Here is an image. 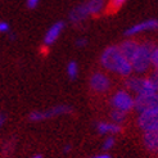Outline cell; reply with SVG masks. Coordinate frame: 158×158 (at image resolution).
Segmentation results:
<instances>
[{
	"mask_svg": "<svg viewBox=\"0 0 158 158\" xmlns=\"http://www.w3.org/2000/svg\"><path fill=\"white\" fill-rule=\"evenodd\" d=\"M4 122H5V116L3 114V113H0V129L3 127V125H4Z\"/></svg>",
	"mask_w": 158,
	"mask_h": 158,
	"instance_id": "25",
	"label": "cell"
},
{
	"mask_svg": "<svg viewBox=\"0 0 158 158\" xmlns=\"http://www.w3.org/2000/svg\"><path fill=\"white\" fill-rule=\"evenodd\" d=\"M71 112H72V109L68 106H55V107H52L50 109H46V110H34L32 113H30L28 118L34 122H39V121L49 120V118L57 117V116L68 114Z\"/></svg>",
	"mask_w": 158,
	"mask_h": 158,
	"instance_id": "4",
	"label": "cell"
},
{
	"mask_svg": "<svg viewBox=\"0 0 158 158\" xmlns=\"http://www.w3.org/2000/svg\"><path fill=\"white\" fill-rule=\"evenodd\" d=\"M139 127L145 131H158V109L145 110L138 118Z\"/></svg>",
	"mask_w": 158,
	"mask_h": 158,
	"instance_id": "6",
	"label": "cell"
},
{
	"mask_svg": "<svg viewBox=\"0 0 158 158\" xmlns=\"http://www.w3.org/2000/svg\"><path fill=\"white\" fill-rule=\"evenodd\" d=\"M126 2H127V0H110L108 9H110L112 12H116V10L120 9V8H121Z\"/></svg>",
	"mask_w": 158,
	"mask_h": 158,
	"instance_id": "18",
	"label": "cell"
},
{
	"mask_svg": "<svg viewBox=\"0 0 158 158\" xmlns=\"http://www.w3.org/2000/svg\"><path fill=\"white\" fill-rule=\"evenodd\" d=\"M67 75L71 80H75L78 75V66L75 60H71L68 64H67Z\"/></svg>",
	"mask_w": 158,
	"mask_h": 158,
	"instance_id": "16",
	"label": "cell"
},
{
	"mask_svg": "<svg viewBox=\"0 0 158 158\" xmlns=\"http://www.w3.org/2000/svg\"><path fill=\"white\" fill-rule=\"evenodd\" d=\"M86 6H88L90 15H98L100 12H103L106 6V2L104 0H89L86 3Z\"/></svg>",
	"mask_w": 158,
	"mask_h": 158,
	"instance_id": "15",
	"label": "cell"
},
{
	"mask_svg": "<svg viewBox=\"0 0 158 158\" xmlns=\"http://www.w3.org/2000/svg\"><path fill=\"white\" fill-rule=\"evenodd\" d=\"M157 28H158V19L151 18V19H145L143 22L132 25L131 27H129L125 31V35L126 36H134V35H138L140 32H144V31H152V30H157Z\"/></svg>",
	"mask_w": 158,
	"mask_h": 158,
	"instance_id": "8",
	"label": "cell"
},
{
	"mask_svg": "<svg viewBox=\"0 0 158 158\" xmlns=\"http://www.w3.org/2000/svg\"><path fill=\"white\" fill-rule=\"evenodd\" d=\"M10 31L9 23L5 21H0V34H8Z\"/></svg>",
	"mask_w": 158,
	"mask_h": 158,
	"instance_id": "21",
	"label": "cell"
},
{
	"mask_svg": "<svg viewBox=\"0 0 158 158\" xmlns=\"http://www.w3.org/2000/svg\"><path fill=\"white\" fill-rule=\"evenodd\" d=\"M109 78L104 75V73H100V72H97L94 73L90 78V86L94 91L97 93H106L108 89H109Z\"/></svg>",
	"mask_w": 158,
	"mask_h": 158,
	"instance_id": "10",
	"label": "cell"
},
{
	"mask_svg": "<svg viewBox=\"0 0 158 158\" xmlns=\"http://www.w3.org/2000/svg\"><path fill=\"white\" fill-rule=\"evenodd\" d=\"M63 28H64V22L58 21V22L53 23V25L48 28V31L45 32V35H44V44H45L46 46L53 45V44L59 39Z\"/></svg>",
	"mask_w": 158,
	"mask_h": 158,
	"instance_id": "9",
	"label": "cell"
},
{
	"mask_svg": "<svg viewBox=\"0 0 158 158\" xmlns=\"http://www.w3.org/2000/svg\"><path fill=\"white\" fill-rule=\"evenodd\" d=\"M144 145L148 151L158 152V131H145L144 132Z\"/></svg>",
	"mask_w": 158,
	"mask_h": 158,
	"instance_id": "14",
	"label": "cell"
},
{
	"mask_svg": "<svg viewBox=\"0 0 158 158\" xmlns=\"http://www.w3.org/2000/svg\"><path fill=\"white\" fill-rule=\"evenodd\" d=\"M134 108L140 113L145 112V110L158 109V93L149 94V95H138L135 98Z\"/></svg>",
	"mask_w": 158,
	"mask_h": 158,
	"instance_id": "7",
	"label": "cell"
},
{
	"mask_svg": "<svg viewBox=\"0 0 158 158\" xmlns=\"http://www.w3.org/2000/svg\"><path fill=\"white\" fill-rule=\"evenodd\" d=\"M125 112H121V110H117V109H113V112L110 113V118H112V121L114 123H118L120 125L121 122H123L125 120Z\"/></svg>",
	"mask_w": 158,
	"mask_h": 158,
	"instance_id": "17",
	"label": "cell"
},
{
	"mask_svg": "<svg viewBox=\"0 0 158 158\" xmlns=\"http://www.w3.org/2000/svg\"><path fill=\"white\" fill-rule=\"evenodd\" d=\"M152 66L156 68V71H158V46L154 48L152 54Z\"/></svg>",
	"mask_w": 158,
	"mask_h": 158,
	"instance_id": "20",
	"label": "cell"
},
{
	"mask_svg": "<svg viewBox=\"0 0 158 158\" xmlns=\"http://www.w3.org/2000/svg\"><path fill=\"white\" fill-rule=\"evenodd\" d=\"M139 45L140 44H138L134 40H126L118 46V49H120V52L123 57L131 63V60L134 59V57H135L138 50H139Z\"/></svg>",
	"mask_w": 158,
	"mask_h": 158,
	"instance_id": "11",
	"label": "cell"
},
{
	"mask_svg": "<svg viewBox=\"0 0 158 158\" xmlns=\"http://www.w3.org/2000/svg\"><path fill=\"white\" fill-rule=\"evenodd\" d=\"M114 143H116L114 138L108 136V138L104 140V143H103V149H106V151H109V149H112V148H113Z\"/></svg>",
	"mask_w": 158,
	"mask_h": 158,
	"instance_id": "19",
	"label": "cell"
},
{
	"mask_svg": "<svg viewBox=\"0 0 158 158\" xmlns=\"http://www.w3.org/2000/svg\"><path fill=\"white\" fill-rule=\"evenodd\" d=\"M126 86L134 93H136V95H149V94L157 93L152 81L144 77H129L126 81Z\"/></svg>",
	"mask_w": 158,
	"mask_h": 158,
	"instance_id": "3",
	"label": "cell"
},
{
	"mask_svg": "<svg viewBox=\"0 0 158 158\" xmlns=\"http://www.w3.org/2000/svg\"><path fill=\"white\" fill-rule=\"evenodd\" d=\"M89 15H90V13L88 10V6H86V3H84V4H80V5L75 6L73 9L69 12L68 18L72 23L77 25V23H80V22H84L86 18L89 17Z\"/></svg>",
	"mask_w": 158,
	"mask_h": 158,
	"instance_id": "12",
	"label": "cell"
},
{
	"mask_svg": "<svg viewBox=\"0 0 158 158\" xmlns=\"http://www.w3.org/2000/svg\"><path fill=\"white\" fill-rule=\"evenodd\" d=\"M154 50V46L151 43H143L139 45V50L136 55L131 60L132 71L138 73H144L148 68L152 66V54Z\"/></svg>",
	"mask_w": 158,
	"mask_h": 158,
	"instance_id": "2",
	"label": "cell"
},
{
	"mask_svg": "<svg viewBox=\"0 0 158 158\" xmlns=\"http://www.w3.org/2000/svg\"><path fill=\"white\" fill-rule=\"evenodd\" d=\"M69 148H71V147H69V145H67V147L64 148V152H69Z\"/></svg>",
	"mask_w": 158,
	"mask_h": 158,
	"instance_id": "27",
	"label": "cell"
},
{
	"mask_svg": "<svg viewBox=\"0 0 158 158\" xmlns=\"http://www.w3.org/2000/svg\"><path fill=\"white\" fill-rule=\"evenodd\" d=\"M39 4H40V0H26V5L28 9H35Z\"/></svg>",
	"mask_w": 158,
	"mask_h": 158,
	"instance_id": "23",
	"label": "cell"
},
{
	"mask_svg": "<svg viewBox=\"0 0 158 158\" xmlns=\"http://www.w3.org/2000/svg\"><path fill=\"white\" fill-rule=\"evenodd\" d=\"M86 44H88V40L86 39H78V40H76V45L78 46V48H82V46H85Z\"/></svg>",
	"mask_w": 158,
	"mask_h": 158,
	"instance_id": "24",
	"label": "cell"
},
{
	"mask_svg": "<svg viewBox=\"0 0 158 158\" xmlns=\"http://www.w3.org/2000/svg\"><path fill=\"white\" fill-rule=\"evenodd\" d=\"M31 158H43L40 154H36V156H34V157H31Z\"/></svg>",
	"mask_w": 158,
	"mask_h": 158,
	"instance_id": "28",
	"label": "cell"
},
{
	"mask_svg": "<svg viewBox=\"0 0 158 158\" xmlns=\"http://www.w3.org/2000/svg\"><path fill=\"white\" fill-rule=\"evenodd\" d=\"M149 80L152 81V84H153V86H154V90L158 93V71H156V72L149 77Z\"/></svg>",
	"mask_w": 158,
	"mask_h": 158,
	"instance_id": "22",
	"label": "cell"
},
{
	"mask_svg": "<svg viewBox=\"0 0 158 158\" xmlns=\"http://www.w3.org/2000/svg\"><path fill=\"white\" fill-rule=\"evenodd\" d=\"M97 130L102 135H113L121 132V126L114 122H99L97 125Z\"/></svg>",
	"mask_w": 158,
	"mask_h": 158,
	"instance_id": "13",
	"label": "cell"
},
{
	"mask_svg": "<svg viewBox=\"0 0 158 158\" xmlns=\"http://www.w3.org/2000/svg\"><path fill=\"white\" fill-rule=\"evenodd\" d=\"M100 63L106 69L120 76H130L132 72L131 63L121 54L118 46L110 45L100 55Z\"/></svg>",
	"mask_w": 158,
	"mask_h": 158,
	"instance_id": "1",
	"label": "cell"
},
{
	"mask_svg": "<svg viewBox=\"0 0 158 158\" xmlns=\"http://www.w3.org/2000/svg\"><path fill=\"white\" fill-rule=\"evenodd\" d=\"M91 158H110V156H108V154H99V156H94Z\"/></svg>",
	"mask_w": 158,
	"mask_h": 158,
	"instance_id": "26",
	"label": "cell"
},
{
	"mask_svg": "<svg viewBox=\"0 0 158 158\" xmlns=\"http://www.w3.org/2000/svg\"><path fill=\"white\" fill-rule=\"evenodd\" d=\"M112 107L113 109H117V110H121V112H129L130 109L134 108L135 106V99H134L127 91H117L113 98H112Z\"/></svg>",
	"mask_w": 158,
	"mask_h": 158,
	"instance_id": "5",
	"label": "cell"
}]
</instances>
